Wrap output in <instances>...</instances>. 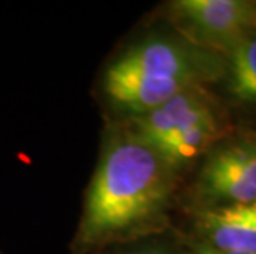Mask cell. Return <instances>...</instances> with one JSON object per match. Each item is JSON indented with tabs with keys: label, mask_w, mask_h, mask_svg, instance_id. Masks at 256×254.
I'll use <instances>...</instances> for the list:
<instances>
[{
	"label": "cell",
	"mask_w": 256,
	"mask_h": 254,
	"mask_svg": "<svg viewBox=\"0 0 256 254\" xmlns=\"http://www.w3.org/2000/svg\"><path fill=\"white\" fill-rule=\"evenodd\" d=\"M174 175L129 126L111 124L84 195L73 245L76 254H94L157 228L170 205Z\"/></svg>",
	"instance_id": "1"
},
{
	"label": "cell",
	"mask_w": 256,
	"mask_h": 254,
	"mask_svg": "<svg viewBox=\"0 0 256 254\" xmlns=\"http://www.w3.org/2000/svg\"><path fill=\"white\" fill-rule=\"evenodd\" d=\"M225 74V56L205 50L178 31H154L130 43L106 64L101 93L116 121L156 109L174 96Z\"/></svg>",
	"instance_id": "2"
},
{
	"label": "cell",
	"mask_w": 256,
	"mask_h": 254,
	"mask_svg": "<svg viewBox=\"0 0 256 254\" xmlns=\"http://www.w3.org/2000/svg\"><path fill=\"white\" fill-rule=\"evenodd\" d=\"M121 122L129 126L176 174L208 152L223 136L225 126L205 88L187 89L156 109Z\"/></svg>",
	"instance_id": "3"
},
{
	"label": "cell",
	"mask_w": 256,
	"mask_h": 254,
	"mask_svg": "<svg viewBox=\"0 0 256 254\" xmlns=\"http://www.w3.org/2000/svg\"><path fill=\"white\" fill-rule=\"evenodd\" d=\"M168 10L178 33L222 56L256 30V3L248 0H177Z\"/></svg>",
	"instance_id": "4"
},
{
	"label": "cell",
	"mask_w": 256,
	"mask_h": 254,
	"mask_svg": "<svg viewBox=\"0 0 256 254\" xmlns=\"http://www.w3.org/2000/svg\"><path fill=\"white\" fill-rule=\"evenodd\" d=\"M202 208L256 202V139H233L215 144L195 182Z\"/></svg>",
	"instance_id": "5"
},
{
	"label": "cell",
	"mask_w": 256,
	"mask_h": 254,
	"mask_svg": "<svg viewBox=\"0 0 256 254\" xmlns=\"http://www.w3.org/2000/svg\"><path fill=\"white\" fill-rule=\"evenodd\" d=\"M197 230L200 243L214 250L256 254V202L202 208Z\"/></svg>",
	"instance_id": "6"
},
{
	"label": "cell",
	"mask_w": 256,
	"mask_h": 254,
	"mask_svg": "<svg viewBox=\"0 0 256 254\" xmlns=\"http://www.w3.org/2000/svg\"><path fill=\"white\" fill-rule=\"evenodd\" d=\"M225 74L232 98L256 106V30L225 55Z\"/></svg>",
	"instance_id": "7"
},
{
	"label": "cell",
	"mask_w": 256,
	"mask_h": 254,
	"mask_svg": "<svg viewBox=\"0 0 256 254\" xmlns=\"http://www.w3.org/2000/svg\"><path fill=\"white\" fill-rule=\"evenodd\" d=\"M94 254H178V253L174 248L168 246L167 243L139 238V240L124 241V243H118V245L108 246Z\"/></svg>",
	"instance_id": "8"
},
{
	"label": "cell",
	"mask_w": 256,
	"mask_h": 254,
	"mask_svg": "<svg viewBox=\"0 0 256 254\" xmlns=\"http://www.w3.org/2000/svg\"><path fill=\"white\" fill-rule=\"evenodd\" d=\"M192 254H243V253H225V251H218V250H214V248L204 245V243H194V248H192Z\"/></svg>",
	"instance_id": "9"
}]
</instances>
